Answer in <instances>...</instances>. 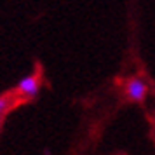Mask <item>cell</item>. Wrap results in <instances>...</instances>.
<instances>
[{"instance_id":"6da1fadb","label":"cell","mask_w":155,"mask_h":155,"mask_svg":"<svg viewBox=\"0 0 155 155\" xmlns=\"http://www.w3.org/2000/svg\"><path fill=\"white\" fill-rule=\"evenodd\" d=\"M124 92H126L129 101L141 103L148 92V84L140 77H131L124 82Z\"/></svg>"},{"instance_id":"7a4b0ae2","label":"cell","mask_w":155,"mask_h":155,"mask_svg":"<svg viewBox=\"0 0 155 155\" xmlns=\"http://www.w3.org/2000/svg\"><path fill=\"white\" fill-rule=\"evenodd\" d=\"M16 92L21 94L23 98L28 99H35L40 92V80H38V75H26L23 77L18 85H16Z\"/></svg>"},{"instance_id":"3957f363","label":"cell","mask_w":155,"mask_h":155,"mask_svg":"<svg viewBox=\"0 0 155 155\" xmlns=\"http://www.w3.org/2000/svg\"><path fill=\"white\" fill-rule=\"evenodd\" d=\"M12 105V98H11V94H4V96H0V115H4V113L7 112L9 108Z\"/></svg>"}]
</instances>
